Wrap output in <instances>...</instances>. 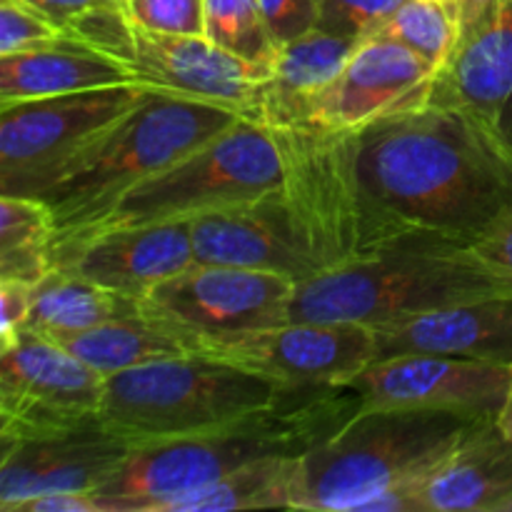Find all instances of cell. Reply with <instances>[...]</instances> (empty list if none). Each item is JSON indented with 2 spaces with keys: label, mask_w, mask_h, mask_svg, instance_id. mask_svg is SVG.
Masks as SVG:
<instances>
[{
  "label": "cell",
  "mask_w": 512,
  "mask_h": 512,
  "mask_svg": "<svg viewBox=\"0 0 512 512\" xmlns=\"http://www.w3.org/2000/svg\"><path fill=\"white\" fill-rule=\"evenodd\" d=\"M283 185V160L270 130L258 120L240 118L163 173L150 175L128 190L103 218L83 230L58 235L53 243L100 230L190 223L283 190Z\"/></svg>",
  "instance_id": "7"
},
{
  "label": "cell",
  "mask_w": 512,
  "mask_h": 512,
  "mask_svg": "<svg viewBox=\"0 0 512 512\" xmlns=\"http://www.w3.org/2000/svg\"><path fill=\"white\" fill-rule=\"evenodd\" d=\"M65 35L70 33L25 0H0V55L55 43Z\"/></svg>",
  "instance_id": "31"
},
{
  "label": "cell",
  "mask_w": 512,
  "mask_h": 512,
  "mask_svg": "<svg viewBox=\"0 0 512 512\" xmlns=\"http://www.w3.org/2000/svg\"><path fill=\"white\" fill-rule=\"evenodd\" d=\"M428 103L465 113L512 155V0L460 40L435 75Z\"/></svg>",
  "instance_id": "19"
},
{
  "label": "cell",
  "mask_w": 512,
  "mask_h": 512,
  "mask_svg": "<svg viewBox=\"0 0 512 512\" xmlns=\"http://www.w3.org/2000/svg\"><path fill=\"white\" fill-rule=\"evenodd\" d=\"M195 263L235 265L308 280L328 268L283 190L190 220Z\"/></svg>",
  "instance_id": "15"
},
{
  "label": "cell",
  "mask_w": 512,
  "mask_h": 512,
  "mask_svg": "<svg viewBox=\"0 0 512 512\" xmlns=\"http://www.w3.org/2000/svg\"><path fill=\"white\" fill-rule=\"evenodd\" d=\"M363 193L393 233L470 240L512 198V155L445 105L390 115L353 135Z\"/></svg>",
  "instance_id": "1"
},
{
  "label": "cell",
  "mask_w": 512,
  "mask_h": 512,
  "mask_svg": "<svg viewBox=\"0 0 512 512\" xmlns=\"http://www.w3.org/2000/svg\"><path fill=\"white\" fill-rule=\"evenodd\" d=\"M405 0H323L315 28L345 38H373Z\"/></svg>",
  "instance_id": "30"
},
{
  "label": "cell",
  "mask_w": 512,
  "mask_h": 512,
  "mask_svg": "<svg viewBox=\"0 0 512 512\" xmlns=\"http://www.w3.org/2000/svg\"><path fill=\"white\" fill-rule=\"evenodd\" d=\"M68 33L118 60L138 85L178 98L203 100L255 118L270 65L250 63L205 35H173L133 23L128 10H95Z\"/></svg>",
  "instance_id": "8"
},
{
  "label": "cell",
  "mask_w": 512,
  "mask_h": 512,
  "mask_svg": "<svg viewBox=\"0 0 512 512\" xmlns=\"http://www.w3.org/2000/svg\"><path fill=\"white\" fill-rule=\"evenodd\" d=\"M473 253L512 285V198L470 238Z\"/></svg>",
  "instance_id": "33"
},
{
  "label": "cell",
  "mask_w": 512,
  "mask_h": 512,
  "mask_svg": "<svg viewBox=\"0 0 512 512\" xmlns=\"http://www.w3.org/2000/svg\"><path fill=\"white\" fill-rule=\"evenodd\" d=\"M105 375L40 335L0 350V440L38 438L98 423Z\"/></svg>",
  "instance_id": "12"
},
{
  "label": "cell",
  "mask_w": 512,
  "mask_h": 512,
  "mask_svg": "<svg viewBox=\"0 0 512 512\" xmlns=\"http://www.w3.org/2000/svg\"><path fill=\"white\" fill-rule=\"evenodd\" d=\"M145 95V85L125 83L0 105V195L38 198Z\"/></svg>",
  "instance_id": "10"
},
{
  "label": "cell",
  "mask_w": 512,
  "mask_h": 512,
  "mask_svg": "<svg viewBox=\"0 0 512 512\" xmlns=\"http://www.w3.org/2000/svg\"><path fill=\"white\" fill-rule=\"evenodd\" d=\"M205 38L250 63H273L278 45L260 0H205Z\"/></svg>",
  "instance_id": "29"
},
{
  "label": "cell",
  "mask_w": 512,
  "mask_h": 512,
  "mask_svg": "<svg viewBox=\"0 0 512 512\" xmlns=\"http://www.w3.org/2000/svg\"><path fill=\"white\" fill-rule=\"evenodd\" d=\"M295 280L268 270L193 263L135 300L138 313L185 340L288 323Z\"/></svg>",
  "instance_id": "13"
},
{
  "label": "cell",
  "mask_w": 512,
  "mask_h": 512,
  "mask_svg": "<svg viewBox=\"0 0 512 512\" xmlns=\"http://www.w3.org/2000/svg\"><path fill=\"white\" fill-rule=\"evenodd\" d=\"M130 450L100 420L63 433L0 440V510L13 512L48 493H98Z\"/></svg>",
  "instance_id": "16"
},
{
  "label": "cell",
  "mask_w": 512,
  "mask_h": 512,
  "mask_svg": "<svg viewBox=\"0 0 512 512\" xmlns=\"http://www.w3.org/2000/svg\"><path fill=\"white\" fill-rule=\"evenodd\" d=\"M240 118L220 105L148 88V95L65 165L38 198L53 210L58 235L83 230L135 185L163 173Z\"/></svg>",
  "instance_id": "5"
},
{
  "label": "cell",
  "mask_w": 512,
  "mask_h": 512,
  "mask_svg": "<svg viewBox=\"0 0 512 512\" xmlns=\"http://www.w3.org/2000/svg\"><path fill=\"white\" fill-rule=\"evenodd\" d=\"M345 388L365 408L448 410L498 420L512 390V365L458 355H395L365 365Z\"/></svg>",
  "instance_id": "14"
},
{
  "label": "cell",
  "mask_w": 512,
  "mask_h": 512,
  "mask_svg": "<svg viewBox=\"0 0 512 512\" xmlns=\"http://www.w3.org/2000/svg\"><path fill=\"white\" fill-rule=\"evenodd\" d=\"M285 170L283 193L328 268L373 253L395 238L368 203L355 173L353 135L318 120L270 125Z\"/></svg>",
  "instance_id": "9"
},
{
  "label": "cell",
  "mask_w": 512,
  "mask_h": 512,
  "mask_svg": "<svg viewBox=\"0 0 512 512\" xmlns=\"http://www.w3.org/2000/svg\"><path fill=\"white\" fill-rule=\"evenodd\" d=\"M13 512H100L98 493H48L15 505Z\"/></svg>",
  "instance_id": "37"
},
{
  "label": "cell",
  "mask_w": 512,
  "mask_h": 512,
  "mask_svg": "<svg viewBox=\"0 0 512 512\" xmlns=\"http://www.w3.org/2000/svg\"><path fill=\"white\" fill-rule=\"evenodd\" d=\"M505 3L508 0H458L460 40L478 33L480 28H485L503 10Z\"/></svg>",
  "instance_id": "38"
},
{
  "label": "cell",
  "mask_w": 512,
  "mask_h": 512,
  "mask_svg": "<svg viewBox=\"0 0 512 512\" xmlns=\"http://www.w3.org/2000/svg\"><path fill=\"white\" fill-rule=\"evenodd\" d=\"M300 455H275L233 470L215 483L175 495L158 512H228L278 510L293 500L295 470Z\"/></svg>",
  "instance_id": "26"
},
{
  "label": "cell",
  "mask_w": 512,
  "mask_h": 512,
  "mask_svg": "<svg viewBox=\"0 0 512 512\" xmlns=\"http://www.w3.org/2000/svg\"><path fill=\"white\" fill-rule=\"evenodd\" d=\"M498 425H500V430H503V433L512 440V390H510L508 400H505L503 413L498 415Z\"/></svg>",
  "instance_id": "39"
},
{
  "label": "cell",
  "mask_w": 512,
  "mask_h": 512,
  "mask_svg": "<svg viewBox=\"0 0 512 512\" xmlns=\"http://www.w3.org/2000/svg\"><path fill=\"white\" fill-rule=\"evenodd\" d=\"M68 33V25L95 10H125V0H25Z\"/></svg>",
  "instance_id": "36"
},
{
  "label": "cell",
  "mask_w": 512,
  "mask_h": 512,
  "mask_svg": "<svg viewBox=\"0 0 512 512\" xmlns=\"http://www.w3.org/2000/svg\"><path fill=\"white\" fill-rule=\"evenodd\" d=\"M135 83L133 75L75 35L0 55V105Z\"/></svg>",
  "instance_id": "23"
},
{
  "label": "cell",
  "mask_w": 512,
  "mask_h": 512,
  "mask_svg": "<svg viewBox=\"0 0 512 512\" xmlns=\"http://www.w3.org/2000/svg\"><path fill=\"white\" fill-rule=\"evenodd\" d=\"M33 305V285L0 280V350L10 348L25 328Z\"/></svg>",
  "instance_id": "35"
},
{
  "label": "cell",
  "mask_w": 512,
  "mask_h": 512,
  "mask_svg": "<svg viewBox=\"0 0 512 512\" xmlns=\"http://www.w3.org/2000/svg\"><path fill=\"white\" fill-rule=\"evenodd\" d=\"M512 300V285L493 273L470 240L410 230L363 258L325 268L295 285L288 323L375 325L478 300Z\"/></svg>",
  "instance_id": "3"
},
{
  "label": "cell",
  "mask_w": 512,
  "mask_h": 512,
  "mask_svg": "<svg viewBox=\"0 0 512 512\" xmlns=\"http://www.w3.org/2000/svg\"><path fill=\"white\" fill-rule=\"evenodd\" d=\"M60 345L105 378L155 363V360L193 353L183 335L140 313L108 320L98 328L65 338Z\"/></svg>",
  "instance_id": "25"
},
{
  "label": "cell",
  "mask_w": 512,
  "mask_h": 512,
  "mask_svg": "<svg viewBox=\"0 0 512 512\" xmlns=\"http://www.w3.org/2000/svg\"><path fill=\"white\" fill-rule=\"evenodd\" d=\"M190 348L193 353L275 380L285 388H345L375 360V335L370 325L350 320H300L193 338Z\"/></svg>",
  "instance_id": "11"
},
{
  "label": "cell",
  "mask_w": 512,
  "mask_h": 512,
  "mask_svg": "<svg viewBox=\"0 0 512 512\" xmlns=\"http://www.w3.org/2000/svg\"><path fill=\"white\" fill-rule=\"evenodd\" d=\"M130 20L173 35H205V0H125Z\"/></svg>",
  "instance_id": "32"
},
{
  "label": "cell",
  "mask_w": 512,
  "mask_h": 512,
  "mask_svg": "<svg viewBox=\"0 0 512 512\" xmlns=\"http://www.w3.org/2000/svg\"><path fill=\"white\" fill-rule=\"evenodd\" d=\"M360 43L363 40L315 28L280 45L253 120L265 128L313 120L318 98L348 65Z\"/></svg>",
  "instance_id": "22"
},
{
  "label": "cell",
  "mask_w": 512,
  "mask_h": 512,
  "mask_svg": "<svg viewBox=\"0 0 512 512\" xmlns=\"http://www.w3.org/2000/svg\"><path fill=\"white\" fill-rule=\"evenodd\" d=\"M58 235L50 205L30 195H0V280L35 285L53 270Z\"/></svg>",
  "instance_id": "27"
},
{
  "label": "cell",
  "mask_w": 512,
  "mask_h": 512,
  "mask_svg": "<svg viewBox=\"0 0 512 512\" xmlns=\"http://www.w3.org/2000/svg\"><path fill=\"white\" fill-rule=\"evenodd\" d=\"M438 68L385 35L360 43L338 78L315 103L313 120L345 135L430 100Z\"/></svg>",
  "instance_id": "17"
},
{
  "label": "cell",
  "mask_w": 512,
  "mask_h": 512,
  "mask_svg": "<svg viewBox=\"0 0 512 512\" xmlns=\"http://www.w3.org/2000/svg\"><path fill=\"white\" fill-rule=\"evenodd\" d=\"M363 400L350 388H293L270 408L223 428L133 448L98 490L100 512H158L175 495L275 455H303L328 438Z\"/></svg>",
  "instance_id": "2"
},
{
  "label": "cell",
  "mask_w": 512,
  "mask_h": 512,
  "mask_svg": "<svg viewBox=\"0 0 512 512\" xmlns=\"http://www.w3.org/2000/svg\"><path fill=\"white\" fill-rule=\"evenodd\" d=\"M193 263L190 223L100 230L53 243V268L83 275L130 300H140Z\"/></svg>",
  "instance_id": "18"
},
{
  "label": "cell",
  "mask_w": 512,
  "mask_h": 512,
  "mask_svg": "<svg viewBox=\"0 0 512 512\" xmlns=\"http://www.w3.org/2000/svg\"><path fill=\"white\" fill-rule=\"evenodd\" d=\"M475 418L423 408H360L298 458L290 510L360 512L400 483H428Z\"/></svg>",
  "instance_id": "4"
},
{
  "label": "cell",
  "mask_w": 512,
  "mask_h": 512,
  "mask_svg": "<svg viewBox=\"0 0 512 512\" xmlns=\"http://www.w3.org/2000/svg\"><path fill=\"white\" fill-rule=\"evenodd\" d=\"M375 360L458 355L512 365V300H478L375 325Z\"/></svg>",
  "instance_id": "20"
},
{
  "label": "cell",
  "mask_w": 512,
  "mask_h": 512,
  "mask_svg": "<svg viewBox=\"0 0 512 512\" xmlns=\"http://www.w3.org/2000/svg\"><path fill=\"white\" fill-rule=\"evenodd\" d=\"M378 35L398 40L440 70L460 43L458 0H405Z\"/></svg>",
  "instance_id": "28"
},
{
  "label": "cell",
  "mask_w": 512,
  "mask_h": 512,
  "mask_svg": "<svg viewBox=\"0 0 512 512\" xmlns=\"http://www.w3.org/2000/svg\"><path fill=\"white\" fill-rule=\"evenodd\" d=\"M320 5H323V0H260L265 23H268V30L278 48L288 40L315 30Z\"/></svg>",
  "instance_id": "34"
},
{
  "label": "cell",
  "mask_w": 512,
  "mask_h": 512,
  "mask_svg": "<svg viewBox=\"0 0 512 512\" xmlns=\"http://www.w3.org/2000/svg\"><path fill=\"white\" fill-rule=\"evenodd\" d=\"M503 512H512V500H510L508 505H505V510H503Z\"/></svg>",
  "instance_id": "40"
},
{
  "label": "cell",
  "mask_w": 512,
  "mask_h": 512,
  "mask_svg": "<svg viewBox=\"0 0 512 512\" xmlns=\"http://www.w3.org/2000/svg\"><path fill=\"white\" fill-rule=\"evenodd\" d=\"M512 500V440L478 420L425 485V512H503Z\"/></svg>",
  "instance_id": "21"
},
{
  "label": "cell",
  "mask_w": 512,
  "mask_h": 512,
  "mask_svg": "<svg viewBox=\"0 0 512 512\" xmlns=\"http://www.w3.org/2000/svg\"><path fill=\"white\" fill-rule=\"evenodd\" d=\"M293 388L225 360L190 353L105 378L100 423L130 448L223 428Z\"/></svg>",
  "instance_id": "6"
},
{
  "label": "cell",
  "mask_w": 512,
  "mask_h": 512,
  "mask_svg": "<svg viewBox=\"0 0 512 512\" xmlns=\"http://www.w3.org/2000/svg\"><path fill=\"white\" fill-rule=\"evenodd\" d=\"M133 313H138L135 300L123 298L83 275L53 268L33 285V305L23 330L63 343L65 338Z\"/></svg>",
  "instance_id": "24"
}]
</instances>
